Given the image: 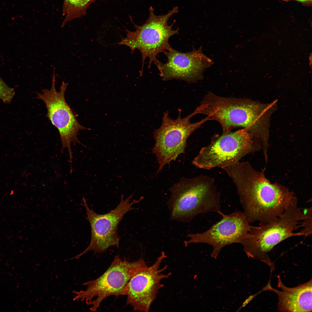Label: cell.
<instances>
[{"mask_svg": "<svg viewBox=\"0 0 312 312\" xmlns=\"http://www.w3.org/2000/svg\"><path fill=\"white\" fill-rule=\"evenodd\" d=\"M223 169L235 185L248 222L261 224L276 220L291 203L298 201L294 193L278 183H272L264 172L248 162L239 161Z\"/></svg>", "mask_w": 312, "mask_h": 312, "instance_id": "1", "label": "cell"}, {"mask_svg": "<svg viewBox=\"0 0 312 312\" xmlns=\"http://www.w3.org/2000/svg\"><path fill=\"white\" fill-rule=\"evenodd\" d=\"M200 113L219 122L223 131L243 127L261 145L268 142L270 117L277 101L263 103L244 98L219 96L208 92L201 102Z\"/></svg>", "mask_w": 312, "mask_h": 312, "instance_id": "2", "label": "cell"}, {"mask_svg": "<svg viewBox=\"0 0 312 312\" xmlns=\"http://www.w3.org/2000/svg\"><path fill=\"white\" fill-rule=\"evenodd\" d=\"M169 190L171 196L167 205L171 220L187 222L200 214L222 213L220 194L209 176L181 178Z\"/></svg>", "mask_w": 312, "mask_h": 312, "instance_id": "3", "label": "cell"}, {"mask_svg": "<svg viewBox=\"0 0 312 312\" xmlns=\"http://www.w3.org/2000/svg\"><path fill=\"white\" fill-rule=\"evenodd\" d=\"M304 214L298 205V201L290 204L275 220L259 226H252L240 242L248 257L258 259L273 269L268 253L285 240L298 236L294 232L300 226Z\"/></svg>", "mask_w": 312, "mask_h": 312, "instance_id": "4", "label": "cell"}, {"mask_svg": "<svg viewBox=\"0 0 312 312\" xmlns=\"http://www.w3.org/2000/svg\"><path fill=\"white\" fill-rule=\"evenodd\" d=\"M154 9L149 8V14L146 22L141 25L134 24L135 30L131 31L126 30V36L122 38L118 44L129 47L133 53L136 49L140 51L142 55V66L140 74L143 72L145 59H149L148 67L152 63L158 60L157 56L159 53L170 50L172 47L169 43L170 38L177 34L179 28L174 29V22L168 25V19L173 15L178 12V8L174 7L166 14L157 15Z\"/></svg>", "mask_w": 312, "mask_h": 312, "instance_id": "5", "label": "cell"}, {"mask_svg": "<svg viewBox=\"0 0 312 312\" xmlns=\"http://www.w3.org/2000/svg\"><path fill=\"white\" fill-rule=\"evenodd\" d=\"M261 149L245 129L215 135L192 161L197 167L209 170L222 168L239 161L246 155Z\"/></svg>", "mask_w": 312, "mask_h": 312, "instance_id": "6", "label": "cell"}, {"mask_svg": "<svg viewBox=\"0 0 312 312\" xmlns=\"http://www.w3.org/2000/svg\"><path fill=\"white\" fill-rule=\"evenodd\" d=\"M147 266L143 259L129 262L116 256L101 276L83 284L87 287L86 290L73 291L76 294L73 300H85L88 305H91L90 310L96 311L105 298L113 295L116 297L122 295L123 289L131 277Z\"/></svg>", "mask_w": 312, "mask_h": 312, "instance_id": "7", "label": "cell"}, {"mask_svg": "<svg viewBox=\"0 0 312 312\" xmlns=\"http://www.w3.org/2000/svg\"><path fill=\"white\" fill-rule=\"evenodd\" d=\"M200 110L199 106L192 113L183 118L181 117L180 111L176 120L170 118L167 112L164 113L161 126L153 133L155 142L152 151L156 155L159 164L157 173L165 165L184 153L188 137L204 123L211 120L207 116L199 121L191 123L190 118L200 114Z\"/></svg>", "mask_w": 312, "mask_h": 312, "instance_id": "8", "label": "cell"}, {"mask_svg": "<svg viewBox=\"0 0 312 312\" xmlns=\"http://www.w3.org/2000/svg\"><path fill=\"white\" fill-rule=\"evenodd\" d=\"M55 68H53L52 86L50 90L43 89L41 93L37 94V98L42 100L47 109L46 117L58 130L62 146V151L67 148L68 151L70 167H72V153L71 144L76 143L85 147L79 140L77 135L79 130H90L80 124L72 109L66 103L65 91L68 83L63 81L60 91L55 88Z\"/></svg>", "mask_w": 312, "mask_h": 312, "instance_id": "9", "label": "cell"}, {"mask_svg": "<svg viewBox=\"0 0 312 312\" xmlns=\"http://www.w3.org/2000/svg\"><path fill=\"white\" fill-rule=\"evenodd\" d=\"M133 195L124 200L122 194L120 202L117 207L104 214H98L92 209H90L83 197L82 205L86 210V219L89 222L91 226V240L90 244L84 251L71 259H78L89 251H93L95 254L104 252L112 246L118 247L120 237L118 234L117 230L119 223L127 212L135 209L132 205L143 198V197H141L139 200L130 202Z\"/></svg>", "mask_w": 312, "mask_h": 312, "instance_id": "10", "label": "cell"}, {"mask_svg": "<svg viewBox=\"0 0 312 312\" xmlns=\"http://www.w3.org/2000/svg\"><path fill=\"white\" fill-rule=\"evenodd\" d=\"M166 257L162 252L152 265L134 274L123 289L122 295L127 296L126 304L130 305L134 311L148 312L158 291L163 286L161 281L171 275V273H163L167 265L160 268Z\"/></svg>", "mask_w": 312, "mask_h": 312, "instance_id": "11", "label": "cell"}, {"mask_svg": "<svg viewBox=\"0 0 312 312\" xmlns=\"http://www.w3.org/2000/svg\"><path fill=\"white\" fill-rule=\"evenodd\" d=\"M222 219L209 229L202 233L188 234L185 246L191 243H203L211 245V256L216 259L222 249L234 243H240L250 231L252 226L247 221L243 212L237 211L229 215L222 213Z\"/></svg>", "mask_w": 312, "mask_h": 312, "instance_id": "12", "label": "cell"}, {"mask_svg": "<svg viewBox=\"0 0 312 312\" xmlns=\"http://www.w3.org/2000/svg\"><path fill=\"white\" fill-rule=\"evenodd\" d=\"M164 53L167 61L163 63L158 60L154 63L164 80L180 79L188 82L201 79L203 73L213 64V61L203 53L202 47L198 50L182 53L172 48Z\"/></svg>", "mask_w": 312, "mask_h": 312, "instance_id": "13", "label": "cell"}, {"mask_svg": "<svg viewBox=\"0 0 312 312\" xmlns=\"http://www.w3.org/2000/svg\"><path fill=\"white\" fill-rule=\"evenodd\" d=\"M278 286L281 291L273 288L270 284L266 290L276 293L278 296V307L282 312H311L312 284L311 279L304 284L294 287H288L282 283L278 276Z\"/></svg>", "mask_w": 312, "mask_h": 312, "instance_id": "14", "label": "cell"}, {"mask_svg": "<svg viewBox=\"0 0 312 312\" xmlns=\"http://www.w3.org/2000/svg\"><path fill=\"white\" fill-rule=\"evenodd\" d=\"M96 0H64L63 15L64 19L62 27L75 18L85 15L89 6Z\"/></svg>", "mask_w": 312, "mask_h": 312, "instance_id": "15", "label": "cell"}, {"mask_svg": "<svg viewBox=\"0 0 312 312\" xmlns=\"http://www.w3.org/2000/svg\"><path fill=\"white\" fill-rule=\"evenodd\" d=\"M312 207L309 208L305 214L300 227L302 228L299 232H297L298 236H310L312 234Z\"/></svg>", "mask_w": 312, "mask_h": 312, "instance_id": "16", "label": "cell"}, {"mask_svg": "<svg viewBox=\"0 0 312 312\" xmlns=\"http://www.w3.org/2000/svg\"><path fill=\"white\" fill-rule=\"evenodd\" d=\"M14 94V90L0 79V99L5 102L10 101Z\"/></svg>", "mask_w": 312, "mask_h": 312, "instance_id": "17", "label": "cell"}, {"mask_svg": "<svg viewBox=\"0 0 312 312\" xmlns=\"http://www.w3.org/2000/svg\"><path fill=\"white\" fill-rule=\"evenodd\" d=\"M283 1L288 2L291 1H295L301 3L306 6H310L312 4V0H281Z\"/></svg>", "mask_w": 312, "mask_h": 312, "instance_id": "18", "label": "cell"}]
</instances>
